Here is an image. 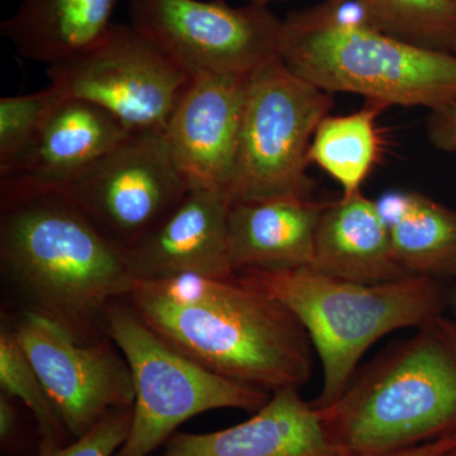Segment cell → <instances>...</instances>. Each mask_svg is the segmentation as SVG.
<instances>
[{"label":"cell","instance_id":"obj_28","mask_svg":"<svg viewBox=\"0 0 456 456\" xmlns=\"http://www.w3.org/2000/svg\"><path fill=\"white\" fill-rule=\"evenodd\" d=\"M449 312L456 320V283L450 284Z\"/></svg>","mask_w":456,"mask_h":456},{"label":"cell","instance_id":"obj_12","mask_svg":"<svg viewBox=\"0 0 456 456\" xmlns=\"http://www.w3.org/2000/svg\"><path fill=\"white\" fill-rule=\"evenodd\" d=\"M246 79L197 73L164 131L165 140L191 188L226 194L235 175Z\"/></svg>","mask_w":456,"mask_h":456},{"label":"cell","instance_id":"obj_24","mask_svg":"<svg viewBox=\"0 0 456 456\" xmlns=\"http://www.w3.org/2000/svg\"><path fill=\"white\" fill-rule=\"evenodd\" d=\"M134 407L116 408L82 437L50 454L37 456H114L130 434Z\"/></svg>","mask_w":456,"mask_h":456},{"label":"cell","instance_id":"obj_3","mask_svg":"<svg viewBox=\"0 0 456 456\" xmlns=\"http://www.w3.org/2000/svg\"><path fill=\"white\" fill-rule=\"evenodd\" d=\"M336 456H392L456 439V320L440 314L358 369L316 408Z\"/></svg>","mask_w":456,"mask_h":456},{"label":"cell","instance_id":"obj_14","mask_svg":"<svg viewBox=\"0 0 456 456\" xmlns=\"http://www.w3.org/2000/svg\"><path fill=\"white\" fill-rule=\"evenodd\" d=\"M301 389L273 392L248 421L208 434L176 431L152 456H336L312 402Z\"/></svg>","mask_w":456,"mask_h":456},{"label":"cell","instance_id":"obj_10","mask_svg":"<svg viewBox=\"0 0 456 456\" xmlns=\"http://www.w3.org/2000/svg\"><path fill=\"white\" fill-rule=\"evenodd\" d=\"M132 25L191 74L248 77L278 56L283 20L265 4L224 0H132Z\"/></svg>","mask_w":456,"mask_h":456},{"label":"cell","instance_id":"obj_11","mask_svg":"<svg viewBox=\"0 0 456 456\" xmlns=\"http://www.w3.org/2000/svg\"><path fill=\"white\" fill-rule=\"evenodd\" d=\"M5 314L74 440L110 411L134 406L130 364L110 336L77 344L45 318L27 312Z\"/></svg>","mask_w":456,"mask_h":456},{"label":"cell","instance_id":"obj_1","mask_svg":"<svg viewBox=\"0 0 456 456\" xmlns=\"http://www.w3.org/2000/svg\"><path fill=\"white\" fill-rule=\"evenodd\" d=\"M0 277L17 312L77 344L107 338V310L136 285L125 253L62 188L0 179Z\"/></svg>","mask_w":456,"mask_h":456},{"label":"cell","instance_id":"obj_18","mask_svg":"<svg viewBox=\"0 0 456 456\" xmlns=\"http://www.w3.org/2000/svg\"><path fill=\"white\" fill-rule=\"evenodd\" d=\"M118 0H22L0 26L20 56L47 66L97 44L113 25Z\"/></svg>","mask_w":456,"mask_h":456},{"label":"cell","instance_id":"obj_2","mask_svg":"<svg viewBox=\"0 0 456 456\" xmlns=\"http://www.w3.org/2000/svg\"><path fill=\"white\" fill-rule=\"evenodd\" d=\"M125 299L167 344L233 382L272 395L301 389L314 373L316 353L298 318L237 274L136 281Z\"/></svg>","mask_w":456,"mask_h":456},{"label":"cell","instance_id":"obj_9","mask_svg":"<svg viewBox=\"0 0 456 456\" xmlns=\"http://www.w3.org/2000/svg\"><path fill=\"white\" fill-rule=\"evenodd\" d=\"M123 253L178 208L189 185L164 132L132 134L82 178L62 188Z\"/></svg>","mask_w":456,"mask_h":456},{"label":"cell","instance_id":"obj_29","mask_svg":"<svg viewBox=\"0 0 456 456\" xmlns=\"http://www.w3.org/2000/svg\"><path fill=\"white\" fill-rule=\"evenodd\" d=\"M251 3H257V4H265L268 5V3L274 2V0H250ZM325 2L334 3V4H338V3L346 2V0H325Z\"/></svg>","mask_w":456,"mask_h":456},{"label":"cell","instance_id":"obj_16","mask_svg":"<svg viewBox=\"0 0 456 456\" xmlns=\"http://www.w3.org/2000/svg\"><path fill=\"white\" fill-rule=\"evenodd\" d=\"M326 206L299 196L231 204L228 240L235 272L310 266Z\"/></svg>","mask_w":456,"mask_h":456},{"label":"cell","instance_id":"obj_17","mask_svg":"<svg viewBox=\"0 0 456 456\" xmlns=\"http://www.w3.org/2000/svg\"><path fill=\"white\" fill-rule=\"evenodd\" d=\"M307 268L364 284L410 277L395 257L377 202L362 191L327 203L318 224L314 259Z\"/></svg>","mask_w":456,"mask_h":456},{"label":"cell","instance_id":"obj_30","mask_svg":"<svg viewBox=\"0 0 456 456\" xmlns=\"http://www.w3.org/2000/svg\"><path fill=\"white\" fill-rule=\"evenodd\" d=\"M449 456H456V449L454 450V452H452V454H450Z\"/></svg>","mask_w":456,"mask_h":456},{"label":"cell","instance_id":"obj_4","mask_svg":"<svg viewBox=\"0 0 456 456\" xmlns=\"http://www.w3.org/2000/svg\"><path fill=\"white\" fill-rule=\"evenodd\" d=\"M278 56L329 93L384 106L436 110L456 102V53L413 46L359 22L347 2H323L283 20Z\"/></svg>","mask_w":456,"mask_h":456},{"label":"cell","instance_id":"obj_20","mask_svg":"<svg viewBox=\"0 0 456 456\" xmlns=\"http://www.w3.org/2000/svg\"><path fill=\"white\" fill-rule=\"evenodd\" d=\"M387 108L367 101L356 112L327 116L314 132L308 163L334 179L344 197L360 193L379 161L383 140L377 119Z\"/></svg>","mask_w":456,"mask_h":456},{"label":"cell","instance_id":"obj_6","mask_svg":"<svg viewBox=\"0 0 456 456\" xmlns=\"http://www.w3.org/2000/svg\"><path fill=\"white\" fill-rule=\"evenodd\" d=\"M107 326L130 364L136 392L130 434L114 456H152L194 416L222 408L256 413L272 395L188 358L156 334L125 298L110 303Z\"/></svg>","mask_w":456,"mask_h":456},{"label":"cell","instance_id":"obj_26","mask_svg":"<svg viewBox=\"0 0 456 456\" xmlns=\"http://www.w3.org/2000/svg\"><path fill=\"white\" fill-rule=\"evenodd\" d=\"M428 134L436 149L456 154V102L432 110L428 117Z\"/></svg>","mask_w":456,"mask_h":456},{"label":"cell","instance_id":"obj_7","mask_svg":"<svg viewBox=\"0 0 456 456\" xmlns=\"http://www.w3.org/2000/svg\"><path fill=\"white\" fill-rule=\"evenodd\" d=\"M332 108L331 93L294 74L279 56L248 74L230 203L310 198L308 152Z\"/></svg>","mask_w":456,"mask_h":456},{"label":"cell","instance_id":"obj_21","mask_svg":"<svg viewBox=\"0 0 456 456\" xmlns=\"http://www.w3.org/2000/svg\"><path fill=\"white\" fill-rule=\"evenodd\" d=\"M364 25L422 49L456 53V0H356Z\"/></svg>","mask_w":456,"mask_h":456},{"label":"cell","instance_id":"obj_25","mask_svg":"<svg viewBox=\"0 0 456 456\" xmlns=\"http://www.w3.org/2000/svg\"><path fill=\"white\" fill-rule=\"evenodd\" d=\"M20 402L0 392V448L2 455H17L23 450V416Z\"/></svg>","mask_w":456,"mask_h":456},{"label":"cell","instance_id":"obj_8","mask_svg":"<svg viewBox=\"0 0 456 456\" xmlns=\"http://www.w3.org/2000/svg\"><path fill=\"white\" fill-rule=\"evenodd\" d=\"M50 86L112 113L131 134L164 132L193 74L136 26L113 23L70 59L47 66Z\"/></svg>","mask_w":456,"mask_h":456},{"label":"cell","instance_id":"obj_15","mask_svg":"<svg viewBox=\"0 0 456 456\" xmlns=\"http://www.w3.org/2000/svg\"><path fill=\"white\" fill-rule=\"evenodd\" d=\"M112 113L86 99L61 95L32 151L11 175L68 188L131 136Z\"/></svg>","mask_w":456,"mask_h":456},{"label":"cell","instance_id":"obj_13","mask_svg":"<svg viewBox=\"0 0 456 456\" xmlns=\"http://www.w3.org/2000/svg\"><path fill=\"white\" fill-rule=\"evenodd\" d=\"M226 194L191 188L178 208L151 235L126 251L137 281H160L183 274L232 278Z\"/></svg>","mask_w":456,"mask_h":456},{"label":"cell","instance_id":"obj_22","mask_svg":"<svg viewBox=\"0 0 456 456\" xmlns=\"http://www.w3.org/2000/svg\"><path fill=\"white\" fill-rule=\"evenodd\" d=\"M0 389L25 404L35 419L40 437L37 455L50 454L74 440L4 312L0 326Z\"/></svg>","mask_w":456,"mask_h":456},{"label":"cell","instance_id":"obj_23","mask_svg":"<svg viewBox=\"0 0 456 456\" xmlns=\"http://www.w3.org/2000/svg\"><path fill=\"white\" fill-rule=\"evenodd\" d=\"M61 94L53 86L0 99V179L11 175L32 151Z\"/></svg>","mask_w":456,"mask_h":456},{"label":"cell","instance_id":"obj_19","mask_svg":"<svg viewBox=\"0 0 456 456\" xmlns=\"http://www.w3.org/2000/svg\"><path fill=\"white\" fill-rule=\"evenodd\" d=\"M408 275L456 283V211L426 194L393 191L375 200Z\"/></svg>","mask_w":456,"mask_h":456},{"label":"cell","instance_id":"obj_27","mask_svg":"<svg viewBox=\"0 0 456 456\" xmlns=\"http://www.w3.org/2000/svg\"><path fill=\"white\" fill-rule=\"evenodd\" d=\"M456 449V439L435 441L392 456H449Z\"/></svg>","mask_w":456,"mask_h":456},{"label":"cell","instance_id":"obj_5","mask_svg":"<svg viewBox=\"0 0 456 456\" xmlns=\"http://www.w3.org/2000/svg\"><path fill=\"white\" fill-rule=\"evenodd\" d=\"M237 275L283 303L310 336L323 373L314 408L331 406L341 397L375 342L449 312L452 283L419 275L377 284L329 277L310 268L245 270Z\"/></svg>","mask_w":456,"mask_h":456}]
</instances>
